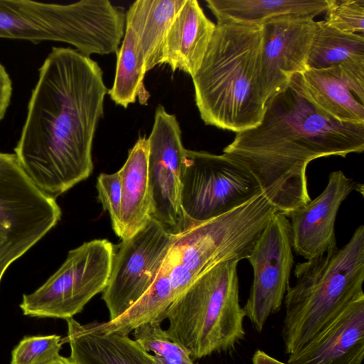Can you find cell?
Masks as SVG:
<instances>
[{
  "mask_svg": "<svg viewBox=\"0 0 364 364\" xmlns=\"http://www.w3.org/2000/svg\"><path fill=\"white\" fill-rule=\"evenodd\" d=\"M252 362V364H289L278 360L261 350H257L254 353Z\"/></svg>",
  "mask_w": 364,
  "mask_h": 364,
  "instance_id": "30",
  "label": "cell"
},
{
  "mask_svg": "<svg viewBox=\"0 0 364 364\" xmlns=\"http://www.w3.org/2000/svg\"><path fill=\"white\" fill-rule=\"evenodd\" d=\"M237 259L222 262L198 277L168 307L169 338L195 360L232 349L245 338Z\"/></svg>",
  "mask_w": 364,
  "mask_h": 364,
  "instance_id": "7",
  "label": "cell"
},
{
  "mask_svg": "<svg viewBox=\"0 0 364 364\" xmlns=\"http://www.w3.org/2000/svg\"><path fill=\"white\" fill-rule=\"evenodd\" d=\"M48 364H75L69 357L59 355Z\"/></svg>",
  "mask_w": 364,
  "mask_h": 364,
  "instance_id": "31",
  "label": "cell"
},
{
  "mask_svg": "<svg viewBox=\"0 0 364 364\" xmlns=\"http://www.w3.org/2000/svg\"><path fill=\"white\" fill-rule=\"evenodd\" d=\"M219 21L262 24L272 18L287 16L315 17L324 13L327 0H206Z\"/></svg>",
  "mask_w": 364,
  "mask_h": 364,
  "instance_id": "23",
  "label": "cell"
},
{
  "mask_svg": "<svg viewBox=\"0 0 364 364\" xmlns=\"http://www.w3.org/2000/svg\"><path fill=\"white\" fill-rule=\"evenodd\" d=\"M338 67L364 103V35L338 31L324 21L318 29L307 62V69Z\"/></svg>",
  "mask_w": 364,
  "mask_h": 364,
  "instance_id": "20",
  "label": "cell"
},
{
  "mask_svg": "<svg viewBox=\"0 0 364 364\" xmlns=\"http://www.w3.org/2000/svg\"><path fill=\"white\" fill-rule=\"evenodd\" d=\"M61 348L60 336H25L13 349L11 364H48L60 355Z\"/></svg>",
  "mask_w": 364,
  "mask_h": 364,
  "instance_id": "26",
  "label": "cell"
},
{
  "mask_svg": "<svg viewBox=\"0 0 364 364\" xmlns=\"http://www.w3.org/2000/svg\"><path fill=\"white\" fill-rule=\"evenodd\" d=\"M96 188L97 198L103 209L109 214L112 228L116 233L119 229L122 188L119 172L114 173H101L97 177Z\"/></svg>",
  "mask_w": 364,
  "mask_h": 364,
  "instance_id": "28",
  "label": "cell"
},
{
  "mask_svg": "<svg viewBox=\"0 0 364 364\" xmlns=\"http://www.w3.org/2000/svg\"><path fill=\"white\" fill-rule=\"evenodd\" d=\"M262 41V24L217 21L192 77L205 124L239 133L259 124L266 106L259 77Z\"/></svg>",
  "mask_w": 364,
  "mask_h": 364,
  "instance_id": "4",
  "label": "cell"
},
{
  "mask_svg": "<svg viewBox=\"0 0 364 364\" xmlns=\"http://www.w3.org/2000/svg\"><path fill=\"white\" fill-rule=\"evenodd\" d=\"M176 236L150 218L137 232L114 246L117 251L102 291L109 321L122 315L151 287Z\"/></svg>",
  "mask_w": 364,
  "mask_h": 364,
  "instance_id": "11",
  "label": "cell"
},
{
  "mask_svg": "<svg viewBox=\"0 0 364 364\" xmlns=\"http://www.w3.org/2000/svg\"><path fill=\"white\" fill-rule=\"evenodd\" d=\"M12 90L11 80L5 67L0 63V122L9 106Z\"/></svg>",
  "mask_w": 364,
  "mask_h": 364,
  "instance_id": "29",
  "label": "cell"
},
{
  "mask_svg": "<svg viewBox=\"0 0 364 364\" xmlns=\"http://www.w3.org/2000/svg\"><path fill=\"white\" fill-rule=\"evenodd\" d=\"M363 151L364 124L328 117L289 85L267 101L259 124L236 133L223 152L287 215L311 200L306 168L311 161Z\"/></svg>",
  "mask_w": 364,
  "mask_h": 364,
  "instance_id": "2",
  "label": "cell"
},
{
  "mask_svg": "<svg viewBox=\"0 0 364 364\" xmlns=\"http://www.w3.org/2000/svg\"><path fill=\"white\" fill-rule=\"evenodd\" d=\"M216 24L204 14L196 0H186L166 36L163 64L191 77L199 69Z\"/></svg>",
  "mask_w": 364,
  "mask_h": 364,
  "instance_id": "19",
  "label": "cell"
},
{
  "mask_svg": "<svg viewBox=\"0 0 364 364\" xmlns=\"http://www.w3.org/2000/svg\"><path fill=\"white\" fill-rule=\"evenodd\" d=\"M125 21L124 8L108 0L70 4L0 0V38L64 42L87 57L117 53Z\"/></svg>",
  "mask_w": 364,
  "mask_h": 364,
  "instance_id": "6",
  "label": "cell"
},
{
  "mask_svg": "<svg viewBox=\"0 0 364 364\" xmlns=\"http://www.w3.org/2000/svg\"><path fill=\"white\" fill-rule=\"evenodd\" d=\"M277 212L262 192L228 213L176 235L146 293L112 321H94L101 333L129 335L139 326L162 322L171 304L198 277L229 259H247Z\"/></svg>",
  "mask_w": 364,
  "mask_h": 364,
  "instance_id": "3",
  "label": "cell"
},
{
  "mask_svg": "<svg viewBox=\"0 0 364 364\" xmlns=\"http://www.w3.org/2000/svg\"><path fill=\"white\" fill-rule=\"evenodd\" d=\"M259 77L266 102L285 90L291 78L307 69L318 29L312 16L287 15L263 22Z\"/></svg>",
  "mask_w": 364,
  "mask_h": 364,
  "instance_id": "14",
  "label": "cell"
},
{
  "mask_svg": "<svg viewBox=\"0 0 364 364\" xmlns=\"http://www.w3.org/2000/svg\"><path fill=\"white\" fill-rule=\"evenodd\" d=\"M97 62L53 47L39 69L15 155L33 182L55 198L92 172V147L108 92Z\"/></svg>",
  "mask_w": 364,
  "mask_h": 364,
  "instance_id": "1",
  "label": "cell"
},
{
  "mask_svg": "<svg viewBox=\"0 0 364 364\" xmlns=\"http://www.w3.org/2000/svg\"><path fill=\"white\" fill-rule=\"evenodd\" d=\"M186 0H137L126 13L146 71L163 64L168 31Z\"/></svg>",
  "mask_w": 364,
  "mask_h": 364,
  "instance_id": "22",
  "label": "cell"
},
{
  "mask_svg": "<svg viewBox=\"0 0 364 364\" xmlns=\"http://www.w3.org/2000/svg\"><path fill=\"white\" fill-rule=\"evenodd\" d=\"M328 26L343 32L364 34V0H327Z\"/></svg>",
  "mask_w": 364,
  "mask_h": 364,
  "instance_id": "27",
  "label": "cell"
},
{
  "mask_svg": "<svg viewBox=\"0 0 364 364\" xmlns=\"http://www.w3.org/2000/svg\"><path fill=\"white\" fill-rule=\"evenodd\" d=\"M114 245L93 240L69 251L60 267L39 288L23 294L19 307L24 316L68 319L105 289Z\"/></svg>",
  "mask_w": 364,
  "mask_h": 364,
  "instance_id": "9",
  "label": "cell"
},
{
  "mask_svg": "<svg viewBox=\"0 0 364 364\" xmlns=\"http://www.w3.org/2000/svg\"><path fill=\"white\" fill-rule=\"evenodd\" d=\"M148 155L147 139L139 137L129 151L124 164L118 171L121 179L122 198L119 225L116 235L122 240L134 235L151 218Z\"/></svg>",
  "mask_w": 364,
  "mask_h": 364,
  "instance_id": "21",
  "label": "cell"
},
{
  "mask_svg": "<svg viewBox=\"0 0 364 364\" xmlns=\"http://www.w3.org/2000/svg\"><path fill=\"white\" fill-rule=\"evenodd\" d=\"M292 250L289 220L277 211L247 258L253 269V281L242 309L259 333L268 318L281 309L294 264Z\"/></svg>",
  "mask_w": 364,
  "mask_h": 364,
  "instance_id": "12",
  "label": "cell"
},
{
  "mask_svg": "<svg viewBox=\"0 0 364 364\" xmlns=\"http://www.w3.org/2000/svg\"><path fill=\"white\" fill-rule=\"evenodd\" d=\"M284 299L282 336L287 354L302 348L363 294L364 225L341 248L296 264Z\"/></svg>",
  "mask_w": 364,
  "mask_h": 364,
  "instance_id": "5",
  "label": "cell"
},
{
  "mask_svg": "<svg viewBox=\"0 0 364 364\" xmlns=\"http://www.w3.org/2000/svg\"><path fill=\"white\" fill-rule=\"evenodd\" d=\"M147 141L151 218L168 232L180 234L191 228L181 201V172L186 149L176 116L161 105L156 109Z\"/></svg>",
  "mask_w": 364,
  "mask_h": 364,
  "instance_id": "13",
  "label": "cell"
},
{
  "mask_svg": "<svg viewBox=\"0 0 364 364\" xmlns=\"http://www.w3.org/2000/svg\"><path fill=\"white\" fill-rule=\"evenodd\" d=\"M181 201L191 227L222 215L262 192L253 176L223 154L186 151Z\"/></svg>",
  "mask_w": 364,
  "mask_h": 364,
  "instance_id": "10",
  "label": "cell"
},
{
  "mask_svg": "<svg viewBox=\"0 0 364 364\" xmlns=\"http://www.w3.org/2000/svg\"><path fill=\"white\" fill-rule=\"evenodd\" d=\"M364 357V294L325 329L290 354L289 364H362Z\"/></svg>",
  "mask_w": 364,
  "mask_h": 364,
  "instance_id": "16",
  "label": "cell"
},
{
  "mask_svg": "<svg viewBox=\"0 0 364 364\" xmlns=\"http://www.w3.org/2000/svg\"><path fill=\"white\" fill-rule=\"evenodd\" d=\"M55 198L42 191L15 154L0 151V284L8 267L58 223Z\"/></svg>",
  "mask_w": 364,
  "mask_h": 364,
  "instance_id": "8",
  "label": "cell"
},
{
  "mask_svg": "<svg viewBox=\"0 0 364 364\" xmlns=\"http://www.w3.org/2000/svg\"><path fill=\"white\" fill-rule=\"evenodd\" d=\"M65 321L69 358L75 364H159L128 335L103 334L92 323L82 324L73 318Z\"/></svg>",
  "mask_w": 364,
  "mask_h": 364,
  "instance_id": "18",
  "label": "cell"
},
{
  "mask_svg": "<svg viewBox=\"0 0 364 364\" xmlns=\"http://www.w3.org/2000/svg\"><path fill=\"white\" fill-rule=\"evenodd\" d=\"M360 185L342 171H332L321 194L286 215L297 255L310 259L337 247L335 222L338 209L353 191H359Z\"/></svg>",
  "mask_w": 364,
  "mask_h": 364,
  "instance_id": "15",
  "label": "cell"
},
{
  "mask_svg": "<svg viewBox=\"0 0 364 364\" xmlns=\"http://www.w3.org/2000/svg\"><path fill=\"white\" fill-rule=\"evenodd\" d=\"M116 53L114 80L107 92L111 99L124 108L134 103L137 97L141 105H146L150 97L144 84L146 71L134 33L128 24L125 23L122 43Z\"/></svg>",
  "mask_w": 364,
  "mask_h": 364,
  "instance_id": "24",
  "label": "cell"
},
{
  "mask_svg": "<svg viewBox=\"0 0 364 364\" xmlns=\"http://www.w3.org/2000/svg\"><path fill=\"white\" fill-rule=\"evenodd\" d=\"M161 323L153 321L139 326L132 331L134 340L159 364H197L182 346L169 338Z\"/></svg>",
  "mask_w": 364,
  "mask_h": 364,
  "instance_id": "25",
  "label": "cell"
},
{
  "mask_svg": "<svg viewBox=\"0 0 364 364\" xmlns=\"http://www.w3.org/2000/svg\"><path fill=\"white\" fill-rule=\"evenodd\" d=\"M289 85L328 117L343 123L364 124V103L339 68L306 69L294 75Z\"/></svg>",
  "mask_w": 364,
  "mask_h": 364,
  "instance_id": "17",
  "label": "cell"
}]
</instances>
